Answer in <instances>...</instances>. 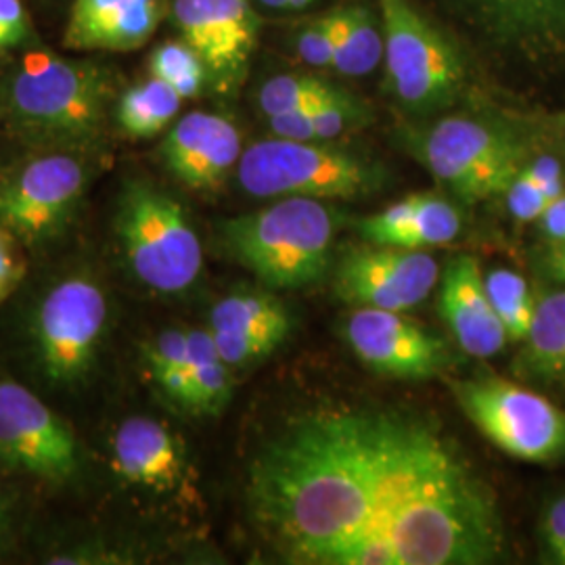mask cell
Segmentation results:
<instances>
[{
	"instance_id": "6da1fadb",
	"label": "cell",
	"mask_w": 565,
	"mask_h": 565,
	"mask_svg": "<svg viewBox=\"0 0 565 565\" xmlns=\"http://www.w3.org/2000/svg\"><path fill=\"white\" fill-rule=\"evenodd\" d=\"M252 524L285 564L486 565L505 557L497 494L422 417L371 406L298 415L254 457Z\"/></svg>"
},
{
	"instance_id": "7a4b0ae2",
	"label": "cell",
	"mask_w": 565,
	"mask_h": 565,
	"mask_svg": "<svg viewBox=\"0 0 565 565\" xmlns=\"http://www.w3.org/2000/svg\"><path fill=\"white\" fill-rule=\"evenodd\" d=\"M111 95L102 63L32 51L4 82L2 107L25 139L74 151L102 137Z\"/></svg>"
},
{
	"instance_id": "3957f363",
	"label": "cell",
	"mask_w": 565,
	"mask_h": 565,
	"mask_svg": "<svg viewBox=\"0 0 565 565\" xmlns=\"http://www.w3.org/2000/svg\"><path fill=\"white\" fill-rule=\"evenodd\" d=\"M340 216L321 200L281 198L223 224L228 254L270 289H303L331 266Z\"/></svg>"
},
{
	"instance_id": "277c9868",
	"label": "cell",
	"mask_w": 565,
	"mask_h": 565,
	"mask_svg": "<svg viewBox=\"0 0 565 565\" xmlns=\"http://www.w3.org/2000/svg\"><path fill=\"white\" fill-rule=\"evenodd\" d=\"M243 191L263 198H306L348 202L369 198L384 186L377 163L324 141L266 139L249 145L237 163Z\"/></svg>"
},
{
	"instance_id": "5b68a950",
	"label": "cell",
	"mask_w": 565,
	"mask_h": 565,
	"mask_svg": "<svg viewBox=\"0 0 565 565\" xmlns=\"http://www.w3.org/2000/svg\"><path fill=\"white\" fill-rule=\"evenodd\" d=\"M406 149L461 202L505 195L524 170L525 149L505 130L469 116H448L404 135Z\"/></svg>"
},
{
	"instance_id": "8992f818",
	"label": "cell",
	"mask_w": 565,
	"mask_h": 565,
	"mask_svg": "<svg viewBox=\"0 0 565 565\" xmlns=\"http://www.w3.org/2000/svg\"><path fill=\"white\" fill-rule=\"evenodd\" d=\"M126 263L153 291L181 294L202 275L203 249L181 203L151 182H128L116 216Z\"/></svg>"
},
{
	"instance_id": "52a82bcc",
	"label": "cell",
	"mask_w": 565,
	"mask_h": 565,
	"mask_svg": "<svg viewBox=\"0 0 565 565\" xmlns=\"http://www.w3.org/2000/svg\"><path fill=\"white\" fill-rule=\"evenodd\" d=\"M385 84L404 109L429 116L459 97L465 65L457 46L411 0H377Z\"/></svg>"
},
{
	"instance_id": "ba28073f",
	"label": "cell",
	"mask_w": 565,
	"mask_h": 565,
	"mask_svg": "<svg viewBox=\"0 0 565 565\" xmlns=\"http://www.w3.org/2000/svg\"><path fill=\"white\" fill-rule=\"evenodd\" d=\"M448 385L465 417L509 457L536 465L564 461L565 411L541 392L497 375Z\"/></svg>"
},
{
	"instance_id": "9c48e42d",
	"label": "cell",
	"mask_w": 565,
	"mask_h": 565,
	"mask_svg": "<svg viewBox=\"0 0 565 565\" xmlns=\"http://www.w3.org/2000/svg\"><path fill=\"white\" fill-rule=\"evenodd\" d=\"M88 166L70 149L30 158L0 177V226L23 245H41L74 218L88 186Z\"/></svg>"
},
{
	"instance_id": "30bf717a",
	"label": "cell",
	"mask_w": 565,
	"mask_h": 565,
	"mask_svg": "<svg viewBox=\"0 0 565 565\" xmlns=\"http://www.w3.org/2000/svg\"><path fill=\"white\" fill-rule=\"evenodd\" d=\"M107 327L102 287L86 277L57 282L36 312V350L42 373L55 384H74L95 363Z\"/></svg>"
},
{
	"instance_id": "8fae6325",
	"label": "cell",
	"mask_w": 565,
	"mask_h": 565,
	"mask_svg": "<svg viewBox=\"0 0 565 565\" xmlns=\"http://www.w3.org/2000/svg\"><path fill=\"white\" fill-rule=\"evenodd\" d=\"M440 275V266L425 249L369 243L343 254L333 289L343 302L359 308L408 312L429 298Z\"/></svg>"
},
{
	"instance_id": "7c38bea8",
	"label": "cell",
	"mask_w": 565,
	"mask_h": 565,
	"mask_svg": "<svg viewBox=\"0 0 565 565\" xmlns=\"http://www.w3.org/2000/svg\"><path fill=\"white\" fill-rule=\"evenodd\" d=\"M0 461L49 482H67L78 471L72 427L15 382H0Z\"/></svg>"
},
{
	"instance_id": "4fadbf2b",
	"label": "cell",
	"mask_w": 565,
	"mask_h": 565,
	"mask_svg": "<svg viewBox=\"0 0 565 565\" xmlns=\"http://www.w3.org/2000/svg\"><path fill=\"white\" fill-rule=\"evenodd\" d=\"M170 18L182 41L205 63L218 93L235 90L260 39V18L252 0H172Z\"/></svg>"
},
{
	"instance_id": "5bb4252c",
	"label": "cell",
	"mask_w": 565,
	"mask_h": 565,
	"mask_svg": "<svg viewBox=\"0 0 565 565\" xmlns=\"http://www.w3.org/2000/svg\"><path fill=\"white\" fill-rule=\"evenodd\" d=\"M352 352L375 373L398 380L436 377L452 361L448 343L404 312L356 308L345 319Z\"/></svg>"
},
{
	"instance_id": "9a60e30c",
	"label": "cell",
	"mask_w": 565,
	"mask_h": 565,
	"mask_svg": "<svg viewBox=\"0 0 565 565\" xmlns=\"http://www.w3.org/2000/svg\"><path fill=\"white\" fill-rule=\"evenodd\" d=\"M160 153L170 174L184 186L216 191L242 160V135L221 114L191 111L170 128Z\"/></svg>"
},
{
	"instance_id": "2e32d148",
	"label": "cell",
	"mask_w": 565,
	"mask_h": 565,
	"mask_svg": "<svg viewBox=\"0 0 565 565\" xmlns=\"http://www.w3.org/2000/svg\"><path fill=\"white\" fill-rule=\"evenodd\" d=\"M291 329L294 319L287 306L270 291H233L210 315L212 340L231 369L270 356Z\"/></svg>"
},
{
	"instance_id": "e0dca14e",
	"label": "cell",
	"mask_w": 565,
	"mask_h": 565,
	"mask_svg": "<svg viewBox=\"0 0 565 565\" xmlns=\"http://www.w3.org/2000/svg\"><path fill=\"white\" fill-rule=\"evenodd\" d=\"M172 0H72L63 46L72 51L128 53L153 39Z\"/></svg>"
},
{
	"instance_id": "ac0fdd59",
	"label": "cell",
	"mask_w": 565,
	"mask_h": 565,
	"mask_svg": "<svg viewBox=\"0 0 565 565\" xmlns=\"http://www.w3.org/2000/svg\"><path fill=\"white\" fill-rule=\"evenodd\" d=\"M438 308L455 342L469 356H497L509 342L505 327L490 302L484 270L473 256H459L446 264Z\"/></svg>"
},
{
	"instance_id": "d6986e66",
	"label": "cell",
	"mask_w": 565,
	"mask_h": 565,
	"mask_svg": "<svg viewBox=\"0 0 565 565\" xmlns=\"http://www.w3.org/2000/svg\"><path fill=\"white\" fill-rule=\"evenodd\" d=\"M116 473L128 484L158 492L181 484L184 459L168 427L149 417H130L114 436Z\"/></svg>"
},
{
	"instance_id": "ffe728a7",
	"label": "cell",
	"mask_w": 565,
	"mask_h": 565,
	"mask_svg": "<svg viewBox=\"0 0 565 565\" xmlns=\"http://www.w3.org/2000/svg\"><path fill=\"white\" fill-rule=\"evenodd\" d=\"M490 34L534 55L565 51V0H469Z\"/></svg>"
},
{
	"instance_id": "44dd1931",
	"label": "cell",
	"mask_w": 565,
	"mask_h": 565,
	"mask_svg": "<svg viewBox=\"0 0 565 565\" xmlns=\"http://www.w3.org/2000/svg\"><path fill=\"white\" fill-rule=\"evenodd\" d=\"M518 371L536 382L565 384V287L546 291L536 300Z\"/></svg>"
},
{
	"instance_id": "7402d4cb",
	"label": "cell",
	"mask_w": 565,
	"mask_h": 565,
	"mask_svg": "<svg viewBox=\"0 0 565 565\" xmlns=\"http://www.w3.org/2000/svg\"><path fill=\"white\" fill-rule=\"evenodd\" d=\"M333 70L359 78L371 74L384 60V30L364 4H345L331 11Z\"/></svg>"
},
{
	"instance_id": "603a6c76",
	"label": "cell",
	"mask_w": 565,
	"mask_h": 565,
	"mask_svg": "<svg viewBox=\"0 0 565 565\" xmlns=\"http://www.w3.org/2000/svg\"><path fill=\"white\" fill-rule=\"evenodd\" d=\"M182 102L170 84L151 76L121 95L116 118L130 139H153L177 120Z\"/></svg>"
},
{
	"instance_id": "cb8c5ba5",
	"label": "cell",
	"mask_w": 565,
	"mask_h": 565,
	"mask_svg": "<svg viewBox=\"0 0 565 565\" xmlns=\"http://www.w3.org/2000/svg\"><path fill=\"white\" fill-rule=\"evenodd\" d=\"M189 375L195 413H216L231 396V366L224 363L210 329L189 331Z\"/></svg>"
},
{
	"instance_id": "d4e9b609",
	"label": "cell",
	"mask_w": 565,
	"mask_h": 565,
	"mask_svg": "<svg viewBox=\"0 0 565 565\" xmlns=\"http://www.w3.org/2000/svg\"><path fill=\"white\" fill-rule=\"evenodd\" d=\"M463 218L461 212L452 203L434 195V193H419L415 214L411 221L390 235L382 245H396L408 249H425L434 245H445L455 242L461 233Z\"/></svg>"
},
{
	"instance_id": "484cf974",
	"label": "cell",
	"mask_w": 565,
	"mask_h": 565,
	"mask_svg": "<svg viewBox=\"0 0 565 565\" xmlns=\"http://www.w3.org/2000/svg\"><path fill=\"white\" fill-rule=\"evenodd\" d=\"M484 282L509 342L524 343L536 312V298L532 296L530 285L520 273L505 266L484 273Z\"/></svg>"
},
{
	"instance_id": "4316f807",
	"label": "cell",
	"mask_w": 565,
	"mask_h": 565,
	"mask_svg": "<svg viewBox=\"0 0 565 565\" xmlns=\"http://www.w3.org/2000/svg\"><path fill=\"white\" fill-rule=\"evenodd\" d=\"M151 76L170 84L182 99H195L210 82L202 57L182 41L158 44L149 57Z\"/></svg>"
},
{
	"instance_id": "83f0119b",
	"label": "cell",
	"mask_w": 565,
	"mask_h": 565,
	"mask_svg": "<svg viewBox=\"0 0 565 565\" xmlns=\"http://www.w3.org/2000/svg\"><path fill=\"white\" fill-rule=\"evenodd\" d=\"M335 90L329 82L317 76H300V74H282L266 81L258 93V105L264 116H279L298 109L317 107Z\"/></svg>"
},
{
	"instance_id": "f1b7e54d",
	"label": "cell",
	"mask_w": 565,
	"mask_h": 565,
	"mask_svg": "<svg viewBox=\"0 0 565 565\" xmlns=\"http://www.w3.org/2000/svg\"><path fill=\"white\" fill-rule=\"evenodd\" d=\"M364 120L366 116L363 107L340 88H335L321 105L315 107V126L319 141H333L348 130L359 128Z\"/></svg>"
},
{
	"instance_id": "f546056e",
	"label": "cell",
	"mask_w": 565,
	"mask_h": 565,
	"mask_svg": "<svg viewBox=\"0 0 565 565\" xmlns=\"http://www.w3.org/2000/svg\"><path fill=\"white\" fill-rule=\"evenodd\" d=\"M505 195L509 212L518 223H539V218L543 216L548 205L545 191L532 179L525 166L524 170L509 184Z\"/></svg>"
},
{
	"instance_id": "4dcf8cb0",
	"label": "cell",
	"mask_w": 565,
	"mask_h": 565,
	"mask_svg": "<svg viewBox=\"0 0 565 565\" xmlns=\"http://www.w3.org/2000/svg\"><path fill=\"white\" fill-rule=\"evenodd\" d=\"M151 375L189 363V331L168 329L145 348Z\"/></svg>"
},
{
	"instance_id": "1f68e13d",
	"label": "cell",
	"mask_w": 565,
	"mask_h": 565,
	"mask_svg": "<svg viewBox=\"0 0 565 565\" xmlns=\"http://www.w3.org/2000/svg\"><path fill=\"white\" fill-rule=\"evenodd\" d=\"M298 55L312 67L333 65V20L331 13L308 23L298 36Z\"/></svg>"
},
{
	"instance_id": "d6a6232c",
	"label": "cell",
	"mask_w": 565,
	"mask_h": 565,
	"mask_svg": "<svg viewBox=\"0 0 565 565\" xmlns=\"http://www.w3.org/2000/svg\"><path fill=\"white\" fill-rule=\"evenodd\" d=\"M25 277V256L21 242L0 226V303L4 302Z\"/></svg>"
},
{
	"instance_id": "836d02e7",
	"label": "cell",
	"mask_w": 565,
	"mask_h": 565,
	"mask_svg": "<svg viewBox=\"0 0 565 565\" xmlns=\"http://www.w3.org/2000/svg\"><path fill=\"white\" fill-rule=\"evenodd\" d=\"M541 545L548 562L565 565V494L545 507L541 520Z\"/></svg>"
},
{
	"instance_id": "e575fe53",
	"label": "cell",
	"mask_w": 565,
	"mask_h": 565,
	"mask_svg": "<svg viewBox=\"0 0 565 565\" xmlns=\"http://www.w3.org/2000/svg\"><path fill=\"white\" fill-rule=\"evenodd\" d=\"M32 39V20L21 0H0V51Z\"/></svg>"
},
{
	"instance_id": "d590c367",
	"label": "cell",
	"mask_w": 565,
	"mask_h": 565,
	"mask_svg": "<svg viewBox=\"0 0 565 565\" xmlns=\"http://www.w3.org/2000/svg\"><path fill=\"white\" fill-rule=\"evenodd\" d=\"M268 128L277 139H287V141H319L317 139V126H315V107L308 109H298L289 114H279L270 116Z\"/></svg>"
},
{
	"instance_id": "8d00e7d4",
	"label": "cell",
	"mask_w": 565,
	"mask_h": 565,
	"mask_svg": "<svg viewBox=\"0 0 565 565\" xmlns=\"http://www.w3.org/2000/svg\"><path fill=\"white\" fill-rule=\"evenodd\" d=\"M525 170L532 174V179L539 182V186L545 191L548 203L559 200L565 195L564 170L559 162L551 156H541L530 163H525Z\"/></svg>"
},
{
	"instance_id": "74e56055",
	"label": "cell",
	"mask_w": 565,
	"mask_h": 565,
	"mask_svg": "<svg viewBox=\"0 0 565 565\" xmlns=\"http://www.w3.org/2000/svg\"><path fill=\"white\" fill-rule=\"evenodd\" d=\"M539 226L546 243L565 242V195L546 205L543 216L539 218Z\"/></svg>"
},
{
	"instance_id": "f35d334b",
	"label": "cell",
	"mask_w": 565,
	"mask_h": 565,
	"mask_svg": "<svg viewBox=\"0 0 565 565\" xmlns=\"http://www.w3.org/2000/svg\"><path fill=\"white\" fill-rule=\"evenodd\" d=\"M541 268L551 281L565 287V242L546 243L545 252L541 254Z\"/></svg>"
},
{
	"instance_id": "ab89813d",
	"label": "cell",
	"mask_w": 565,
	"mask_h": 565,
	"mask_svg": "<svg viewBox=\"0 0 565 565\" xmlns=\"http://www.w3.org/2000/svg\"><path fill=\"white\" fill-rule=\"evenodd\" d=\"M4 525H7V507L0 501V532L4 530Z\"/></svg>"
},
{
	"instance_id": "60d3db41",
	"label": "cell",
	"mask_w": 565,
	"mask_h": 565,
	"mask_svg": "<svg viewBox=\"0 0 565 565\" xmlns=\"http://www.w3.org/2000/svg\"><path fill=\"white\" fill-rule=\"evenodd\" d=\"M559 126H562V128H564V132H565V114H564V116H562V118H559Z\"/></svg>"
}]
</instances>
